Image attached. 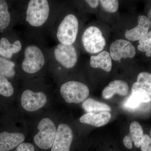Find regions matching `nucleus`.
<instances>
[{
    "mask_svg": "<svg viewBox=\"0 0 151 151\" xmlns=\"http://www.w3.org/2000/svg\"><path fill=\"white\" fill-rule=\"evenodd\" d=\"M129 92V85L127 82L122 80L111 81L102 92V96L105 99H111L115 94L126 96Z\"/></svg>",
    "mask_w": 151,
    "mask_h": 151,
    "instance_id": "obj_16",
    "label": "nucleus"
},
{
    "mask_svg": "<svg viewBox=\"0 0 151 151\" xmlns=\"http://www.w3.org/2000/svg\"><path fill=\"white\" fill-rule=\"evenodd\" d=\"M150 135H151V132H150Z\"/></svg>",
    "mask_w": 151,
    "mask_h": 151,
    "instance_id": "obj_30",
    "label": "nucleus"
},
{
    "mask_svg": "<svg viewBox=\"0 0 151 151\" xmlns=\"http://www.w3.org/2000/svg\"><path fill=\"white\" fill-rule=\"evenodd\" d=\"M14 63L0 57V75L6 78H12L15 74Z\"/></svg>",
    "mask_w": 151,
    "mask_h": 151,
    "instance_id": "obj_20",
    "label": "nucleus"
},
{
    "mask_svg": "<svg viewBox=\"0 0 151 151\" xmlns=\"http://www.w3.org/2000/svg\"><path fill=\"white\" fill-rule=\"evenodd\" d=\"M103 8L108 12H116L119 7V1L116 0H101L99 1Z\"/></svg>",
    "mask_w": 151,
    "mask_h": 151,
    "instance_id": "obj_24",
    "label": "nucleus"
},
{
    "mask_svg": "<svg viewBox=\"0 0 151 151\" xmlns=\"http://www.w3.org/2000/svg\"><path fill=\"white\" fill-rule=\"evenodd\" d=\"M85 1L93 9L97 8L99 4V1L97 0H86Z\"/></svg>",
    "mask_w": 151,
    "mask_h": 151,
    "instance_id": "obj_28",
    "label": "nucleus"
},
{
    "mask_svg": "<svg viewBox=\"0 0 151 151\" xmlns=\"http://www.w3.org/2000/svg\"><path fill=\"white\" fill-rule=\"evenodd\" d=\"M47 97L43 92H34L27 89L22 94L21 103L22 108L28 112L37 111L44 106Z\"/></svg>",
    "mask_w": 151,
    "mask_h": 151,
    "instance_id": "obj_8",
    "label": "nucleus"
},
{
    "mask_svg": "<svg viewBox=\"0 0 151 151\" xmlns=\"http://www.w3.org/2000/svg\"><path fill=\"white\" fill-rule=\"evenodd\" d=\"M112 59L116 61L122 58H132L136 55L134 46L129 41L120 39L113 42L110 47Z\"/></svg>",
    "mask_w": 151,
    "mask_h": 151,
    "instance_id": "obj_11",
    "label": "nucleus"
},
{
    "mask_svg": "<svg viewBox=\"0 0 151 151\" xmlns=\"http://www.w3.org/2000/svg\"><path fill=\"white\" fill-rule=\"evenodd\" d=\"M16 151H35V150L32 144L29 143H23L18 146Z\"/></svg>",
    "mask_w": 151,
    "mask_h": 151,
    "instance_id": "obj_27",
    "label": "nucleus"
},
{
    "mask_svg": "<svg viewBox=\"0 0 151 151\" xmlns=\"http://www.w3.org/2000/svg\"><path fill=\"white\" fill-rule=\"evenodd\" d=\"M60 93L66 103L78 104L87 99L89 90L88 86L84 83L70 81L61 85Z\"/></svg>",
    "mask_w": 151,
    "mask_h": 151,
    "instance_id": "obj_2",
    "label": "nucleus"
},
{
    "mask_svg": "<svg viewBox=\"0 0 151 151\" xmlns=\"http://www.w3.org/2000/svg\"><path fill=\"white\" fill-rule=\"evenodd\" d=\"M78 22L74 15L66 16L58 28L56 36L60 43L65 45H72L78 34Z\"/></svg>",
    "mask_w": 151,
    "mask_h": 151,
    "instance_id": "obj_3",
    "label": "nucleus"
},
{
    "mask_svg": "<svg viewBox=\"0 0 151 151\" xmlns=\"http://www.w3.org/2000/svg\"><path fill=\"white\" fill-rule=\"evenodd\" d=\"M81 40L85 50L92 54L102 51L106 45L101 30L95 26L89 27L84 31Z\"/></svg>",
    "mask_w": 151,
    "mask_h": 151,
    "instance_id": "obj_6",
    "label": "nucleus"
},
{
    "mask_svg": "<svg viewBox=\"0 0 151 151\" xmlns=\"http://www.w3.org/2000/svg\"><path fill=\"white\" fill-rule=\"evenodd\" d=\"M140 147L141 151H151V138L148 135H144Z\"/></svg>",
    "mask_w": 151,
    "mask_h": 151,
    "instance_id": "obj_26",
    "label": "nucleus"
},
{
    "mask_svg": "<svg viewBox=\"0 0 151 151\" xmlns=\"http://www.w3.org/2000/svg\"><path fill=\"white\" fill-rule=\"evenodd\" d=\"M22 68L26 73L33 74L38 72L45 64L44 55L40 48L35 45L26 47Z\"/></svg>",
    "mask_w": 151,
    "mask_h": 151,
    "instance_id": "obj_5",
    "label": "nucleus"
},
{
    "mask_svg": "<svg viewBox=\"0 0 151 151\" xmlns=\"http://www.w3.org/2000/svg\"><path fill=\"white\" fill-rule=\"evenodd\" d=\"M12 84L7 78L0 75V94L6 97H10L14 94Z\"/></svg>",
    "mask_w": 151,
    "mask_h": 151,
    "instance_id": "obj_23",
    "label": "nucleus"
},
{
    "mask_svg": "<svg viewBox=\"0 0 151 151\" xmlns=\"http://www.w3.org/2000/svg\"><path fill=\"white\" fill-rule=\"evenodd\" d=\"M24 135L20 133H0V151H9L23 142Z\"/></svg>",
    "mask_w": 151,
    "mask_h": 151,
    "instance_id": "obj_14",
    "label": "nucleus"
},
{
    "mask_svg": "<svg viewBox=\"0 0 151 151\" xmlns=\"http://www.w3.org/2000/svg\"><path fill=\"white\" fill-rule=\"evenodd\" d=\"M11 16L8 11V6L6 1L0 0V30L9 26Z\"/></svg>",
    "mask_w": 151,
    "mask_h": 151,
    "instance_id": "obj_21",
    "label": "nucleus"
},
{
    "mask_svg": "<svg viewBox=\"0 0 151 151\" xmlns=\"http://www.w3.org/2000/svg\"><path fill=\"white\" fill-rule=\"evenodd\" d=\"M148 17L151 20V8L150 9V11H149L148 14Z\"/></svg>",
    "mask_w": 151,
    "mask_h": 151,
    "instance_id": "obj_29",
    "label": "nucleus"
},
{
    "mask_svg": "<svg viewBox=\"0 0 151 151\" xmlns=\"http://www.w3.org/2000/svg\"><path fill=\"white\" fill-rule=\"evenodd\" d=\"M54 53L57 61L65 68H72L77 62V52L73 45L60 43L55 48Z\"/></svg>",
    "mask_w": 151,
    "mask_h": 151,
    "instance_id": "obj_9",
    "label": "nucleus"
},
{
    "mask_svg": "<svg viewBox=\"0 0 151 151\" xmlns=\"http://www.w3.org/2000/svg\"><path fill=\"white\" fill-rule=\"evenodd\" d=\"M132 94L142 103L151 102V73L143 72L139 73L137 81L132 88Z\"/></svg>",
    "mask_w": 151,
    "mask_h": 151,
    "instance_id": "obj_7",
    "label": "nucleus"
},
{
    "mask_svg": "<svg viewBox=\"0 0 151 151\" xmlns=\"http://www.w3.org/2000/svg\"><path fill=\"white\" fill-rule=\"evenodd\" d=\"M111 118V113L107 111L88 113L81 116L79 121L82 124L96 127H103L108 124Z\"/></svg>",
    "mask_w": 151,
    "mask_h": 151,
    "instance_id": "obj_15",
    "label": "nucleus"
},
{
    "mask_svg": "<svg viewBox=\"0 0 151 151\" xmlns=\"http://www.w3.org/2000/svg\"><path fill=\"white\" fill-rule=\"evenodd\" d=\"M73 139V131L68 125L60 124L57 129L51 151H70Z\"/></svg>",
    "mask_w": 151,
    "mask_h": 151,
    "instance_id": "obj_10",
    "label": "nucleus"
},
{
    "mask_svg": "<svg viewBox=\"0 0 151 151\" xmlns=\"http://www.w3.org/2000/svg\"><path fill=\"white\" fill-rule=\"evenodd\" d=\"M22 48V43L19 40H17L11 44L6 38L3 37L0 40V55L6 58H12L13 55L19 52Z\"/></svg>",
    "mask_w": 151,
    "mask_h": 151,
    "instance_id": "obj_18",
    "label": "nucleus"
},
{
    "mask_svg": "<svg viewBox=\"0 0 151 151\" xmlns=\"http://www.w3.org/2000/svg\"><path fill=\"white\" fill-rule=\"evenodd\" d=\"M50 8L47 0H31L28 4L26 20L34 27L44 24L49 16Z\"/></svg>",
    "mask_w": 151,
    "mask_h": 151,
    "instance_id": "obj_1",
    "label": "nucleus"
},
{
    "mask_svg": "<svg viewBox=\"0 0 151 151\" xmlns=\"http://www.w3.org/2000/svg\"><path fill=\"white\" fill-rule=\"evenodd\" d=\"M37 129L39 132L34 137L36 145L42 150L52 147L57 131L54 122L49 118H44L38 124Z\"/></svg>",
    "mask_w": 151,
    "mask_h": 151,
    "instance_id": "obj_4",
    "label": "nucleus"
},
{
    "mask_svg": "<svg viewBox=\"0 0 151 151\" xmlns=\"http://www.w3.org/2000/svg\"><path fill=\"white\" fill-rule=\"evenodd\" d=\"M138 49L142 52H146V56H151V30L139 40Z\"/></svg>",
    "mask_w": 151,
    "mask_h": 151,
    "instance_id": "obj_22",
    "label": "nucleus"
},
{
    "mask_svg": "<svg viewBox=\"0 0 151 151\" xmlns=\"http://www.w3.org/2000/svg\"><path fill=\"white\" fill-rule=\"evenodd\" d=\"M82 106L87 113H97L103 111L110 112L111 110L109 105L91 98H87L84 100Z\"/></svg>",
    "mask_w": 151,
    "mask_h": 151,
    "instance_id": "obj_19",
    "label": "nucleus"
},
{
    "mask_svg": "<svg viewBox=\"0 0 151 151\" xmlns=\"http://www.w3.org/2000/svg\"><path fill=\"white\" fill-rule=\"evenodd\" d=\"M138 24L130 30L127 29L125 37L131 41L139 40L147 33L151 27V20L144 15H140L138 18Z\"/></svg>",
    "mask_w": 151,
    "mask_h": 151,
    "instance_id": "obj_12",
    "label": "nucleus"
},
{
    "mask_svg": "<svg viewBox=\"0 0 151 151\" xmlns=\"http://www.w3.org/2000/svg\"><path fill=\"white\" fill-rule=\"evenodd\" d=\"M142 103L134 95L131 94L129 97L124 101L123 106L128 110H134L139 107Z\"/></svg>",
    "mask_w": 151,
    "mask_h": 151,
    "instance_id": "obj_25",
    "label": "nucleus"
},
{
    "mask_svg": "<svg viewBox=\"0 0 151 151\" xmlns=\"http://www.w3.org/2000/svg\"><path fill=\"white\" fill-rule=\"evenodd\" d=\"M144 132L142 126L139 122H134L131 123L129 128V135L125 136L123 142L127 149L132 148V142H134L135 147H140L142 142Z\"/></svg>",
    "mask_w": 151,
    "mask_h": 151,
    "instance_id": "obj_13",
    "label": "nucleus"
},
{
    "mask_svg": "<svg viewBox=\"0 0 151 151\" xmlns=\"http://www.w3.org/2000/svg\"><path fill=\"white\" fill-rule=\"evenodd\" d=\"M90 64L92 68H100L106 72H109L113 65L110 53L103 51L97 55H92L90 58Z\"/></svg>",
    "mask_w": 151,
    "mask_h": 151,
    "instance_id": "obj_17",
    "label": "nucleus"
}]
</instances>
